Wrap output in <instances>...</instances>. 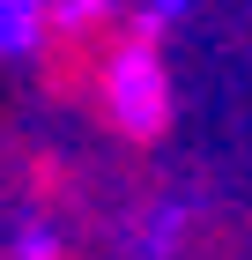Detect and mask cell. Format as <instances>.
Returning <instances> with one entry per match:
<instances>
[{
  "label": "cell",
  "instance_id": "3",
  "mask_svg": "<svg viewBox=\"0 0 252 260\" xmlns=\"http://www.w3.org/2000/svg\"><path fill=\"white\" fill-rule=\"evenodd\" d=\"M104 8H112V0H45V22H59V30H89Z\"/></svg>",
  "mask_w": 252,
  "mask_h": 260
},
{
  "label": "cell",
  "instance_id": "2",
  "mask_svg": "<svg viewBox=\"0 0 252 260\" xmlns=\"http://www.w3.org/2000/svg\"><path fill=\"white\" fill-rule=\"evenodd\" d=\"M38 38H45V0H0V60L38 52Z\"/></svg>",
  "mask_w": 252,
  "mask_h": 260
},
{
  "label": "cell",
  "instance_id": "1",
  "mask_svg": "<svg viewBox=\"0 0 252 260\" xmlns=\"http://www.w3.org/2000/svg\"><path fill=\"white\" fill-rule=\"evenodd\" d=\"M104 112H112L119 134H134V141H156L171 126V75H163L149 38L112 45V60H104Z\"/></svg>",
  "mask_w": 252,
  "mask_h": 260
}]
</instances>
